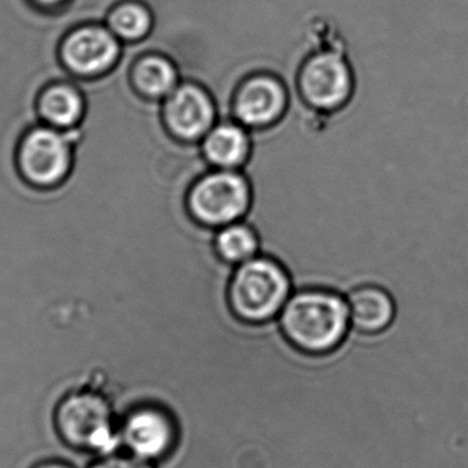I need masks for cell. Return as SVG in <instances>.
Wrapping results in <instances>:
<instances>
[{"label":"cell","mask_w":468,"mask_h":468,"mask_svg":"<svg viewBox=\"0 0 468 468\" xmlns=\"http://www.w3.org/2000/svg\"><path fill=\"white\" fill-rule=\"evenodd\" d=\"M54 425L63 444L87 456H106L121 447L120 420L112 399L90 381L77 385L58 401Z\"/></svg>","instance_id":"cell-2"},{"label":"cell","mask_w":468,"mask_h":468,"mask_svg":"<svg viewBox=\"0 0 468 468\" xmlns=\"http://www.w3.org/2000/svg\"><path fill=\"white\" fill-rule=\"evenodd\" d=\"M200 148L214 169L239 170L250 153V129L236 120L217 121L203 137Z\"/></svg>","instance_id":"cell-12"},{"label":"cell","mask_w":468,"mask_h":468,"mask_svg":"<svg viewBox=\"0 0 468 468\" xmlns=\"http://www.w3.org/2000/svg\"><path fill=\"white\" fill-rule=\"evenodd\" d=\"M165 126L176 139L200 143L218 121L216 101L197 80L186 79L162 101Z\"/></svg>","instance_id":"cell-8"},{"label":"cell","mask_w":468,"mask_h":468,"mask_svg":"<svg viewBox=\"0 0 468 468\" xmlns=\"http://www.w3.org/2000/svg\"><path fill=\"white\" fill-rule=\"evenodd\" d=\"M122 54V43L106 24L82 22L70 27L58 43V59L71 76L98 80L110 76Z\"/></svg>","instance_id":"cell-5"},{"label":"cell","mask_w":468,"mask_h":468,"mask_svg":"<svg viewBox=\"0 0 468 468\" xmlns=\"http://www.w3.org/2000/svg\"><path fill=\"white\" fill-rule=\"evenodd\" d=\"M214 244L218 255L233 266L244 263L261 253L258 233L245 221L234 222L217 229Z\"/></svg>","instance_id":"cell-16"},{"label":"cell","mask_w":468,"mask_h":468,"mask_svg":"<svg viewBox=\"0 0 468 468\" xmlns=\"http://www.w3.org/2000/svg\"><path fill=\"white\" fill-rule=\"evenodd\" d=\"M80 462L81 461H71V459L65 458H48L36 462L30 468H81L80 467Z\"/></svg>","instance_id":"cell-19"},{"label":"cell","mask_w":468,"mask_h":468,"mask_svg":"<svg viewBox=\"0 0 468 468\" xmlns=\"http://www.w3.org/2000/svg\"><path fill=\"white\" fill-rule=\"evenodd\" d=\"M351 324L367 335H379L393 326L399 315L398 299L382 285L366 283L346 294Z\"/></svg>","instance_id":"cell-11"},{"label":"cell","mask_w":468,"mask_h":468,"mask_svg":"<svg viewBox=\"0 0 468 468\" xmlns=\"http://www.w3.org/2000/svg\"><path fill=\"white\" fill-rule=\"evenodd\" d=\"M252 202V189L241 170L211 169L188 192L189 213L199 224L219 229L242 221Z\"/></svg>","instance_id":"cell-4"},{"label":"cell","mask_w":468,"mask_h":468,"mask_svg":"<svg viewBox=\"0 0 468 468\" xmlns=\"http://www.w3.org/2000/svg\"><path fill=\"white\" fill-rule=\"evenodd\" d=\"M278 319L288 340L310 355L337 349L352 326L346 297L322 288L293 289Z\"/></svg>","instance_id":"cell-1"},{"label":"cell","mask_w":468,"mask_h":468,"mask_svg":"<svg viewBox=\"0 0 468 468\" xmlns=\"http://www.w3.org/2000/svg\"><path fill=\"white\" fill-rule=\"evenodd\" d=\"M85 468H155L150 462L136 458L131 453H110L106 456H99L95 461H90Z\"/></svg>","instance_id":"cell-17"},{"label":"cell","mask_w":468,"mask_h":468,"mask_svg":"<svg viewBox=\"0 0 468 468\" xmlns=\"http://www.w3.org/2000/svg\"><path fill=\"white\" fill-rule=\"evenodd\" d=\"M104 24L121 43H134L147 37L153 29L154 18L143 3L122 0L110 8Z\"/></svg>","instance_id":"cell-15"},{"label":"cell","mask_w":468,"mask_h":468,"mask_svg":"<svg viewBox=\"0 0 468 468\" xmlns=\"http://www.w3.org/2000/svg\"><path fill=\"white\" fill-rule=\"evenodd\" d=\"M289 90L274 71H252L239 81L233 96V120L247 129L264 128L285 114Z\"/></svg>","instance_id":"cell-9"},{"label":"cell","mask_w":468,"mask_h":468,"mask_svg":"<svg viewBox=\"0 0 468 468\" xmlns=\"http://www.w3.org/2000/svg\"><path fill=\"white\" fill-rule=\"evenodd\" d=\"M296 82L308 106L330 112L351 99L356 76L354 66L343 55L326 51L311 55L299 66Z\"/></svg>","instance_id":"cell-7"},{"label":"cell","mask_w":468,"mask_h":468,"mask_svg":"<svg viewBox=\"0 0 468 468\" xmlns=\"http://www.w3.org/2000/svg\"><path fill=\"white\" fill-rule=\"evenodd\" d=\"M41 118L52 128H73L85 117L87 101L81 90L68 81L47 85L37 99Z\"/></svg>","instance_id":"cell-14"},{"label":"cell","mask_w":468,"mask_h":468,"mask_svg":"<svg viewBox=\"0 0 468 468\" xmlns=\"http://www.w3.org/2000/svg\"><path fill=\"white\" fill-rule=\"evenodd\" d=\"M19 167L30 184L41 188L57 186L70 172V137L55 128H36L22 140Z\"/></svg>","instance_id":"cell-10"},{"label":"cell","mask_w":468,"mask_h":468,"mask_svg":"<svg viewBox=\"0 0 468 468\" xmlns=\"http://www.w3.org/2000/svg\"><path fill=\"white\" fill-rule=\"evenodd\" d=\"M121 447L143 461H164L176 450L180 439L177 420L166 407L140 403L120 420Z\"/></svg>","instance_id":"cell-6"},{"label":"cell","mask_w":468,"mask_h":468,"mask_svg":"<svg viewBox=\"0 0 468 468\" xmlns=\"http://www.w3.org/2000/svg\"><path fill=\"white\" fill-rule=\"evenodd\" d=\"M133 90L148 101H164L183 81L177 65L165 55L147 54L132 63L128 70Z\"/></svg>","instance_id":"cell-13"},{"label":"cell","mask_w":468,"mask_h":468,"mask_svg":"<svg viewBox=\"0 0 468 468\" xmlns=\"http://www.w3.org/2000/svg\"><path fill=\"white\" fill-rule=\"evenodd\" d=\"M292 293L293 283L285 267L263 253L237 264L229 283L233 313L252 324L277 318Z\"/></svg>","instance_id":"cell-3"},{"label":"cell","mask_w":468,"mask_h":468,"mask_svg":"<svg viewBox=\"0 0 468 468\" xmlns=\"http://www.w3.org/2000/svg\"><path fill=\"white\" fill-rule=\"evenodd\" d=\"M70 2L71 0H27L35 10L47 14L65 10Z\"/></svg>","instance_id":"cell-18"}]
</instances>
